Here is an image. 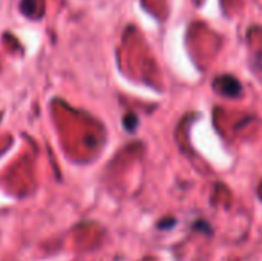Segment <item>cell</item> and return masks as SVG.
<instances>
[{"label":"cell","instance_id":"obj_1","mask_svg":"<svg viewBox=\"0 0 262 261\" xmlns=\"http://www.w3.org/2000/svg\"><path fill=\"white\" fill-rule=\"evenodd\" d=\"M213 86L227 97H236L241 92V83L232 75H221L213 82Z\"/></svg>","mask_w":262,"mask_h":261}]
</instances>
